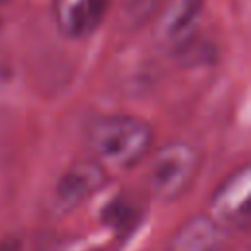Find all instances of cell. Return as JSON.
Here are the masks:
<instances>
[{
    "label": "cell",
    "mask_w": 251,
    "mask_h": 251,
    "mask_svg": "<svg viewBox=\"0 0 251 251\" xmlns=\"http://www.w3.org/2000/svg\"><path fill=\"white\" fill-rule=\"evenodd\" d=\"M108 182V169L96 159H80L69 165L55 184V202L61 210H75L102 190Z\"/></svg>",
    "instance_id": "cell-5"
},
{
    "label": "cell",
    "mask_w": 251,
    "mask_h": 251,
    "mask_svg": "<svg viewBox=\"0 0 251 251\" xmlns=\"http://www.w3.org/2000/svg\"><path fill=\"white\" fill-rule=\"evenodd\" d=\"M226 243V227L210 214H196L178 226L165 251H224Z\"/></svg>",
    "instance_id": "cell-7"
},
{
    "label": "cell",
    "mask_w": 251,
    "mask_h": 251,
    "mask_svg": "<svg viewBox=\"0 0 251 251\" xmlns=\"http://www.w3.org/2000/svg\"><path fill=\"white\" fill-rule=\"evenodd\" d=\"M110 0H51V12L55 25L67 39H86L98 31Z\"/></svg>",
    "instance_id": "cell-6"
},
{
    "label": "cell",
    "mask_w": 251,
    "mask_h": 251,
    "mask_svg": "<svg viewBox=\"0 0 251 251\" xmlns=\"http://www.w3.org/2000/svg\"><path fill=\"white\" fill-rule=\"evenodd\" d=\"M18 0H0V12L2 10H6V8H10V6H14Z\"/></svg>",
    "instance_id": "cell-9"
},
{
    "label": "cell",
    "mask_w": 251,
    "mask_h": 251,
    "mask_svg": "<svg viewBox=\"0 0 251 251\" xmlns=\"http://www.w3.org/2000/svg\"><path fill=\"white\" fill-rule=\"evenodd\" d=\"M206 0H169L159 12L157 39L175 53H184L194 43L204 20Z\"/></svg>",
    "instance_id": "cell-4"
},
{
    "label": "cell",
    "mask_w": 251,
    "mask_h": 251,
    "mask_svg": "<svg viewBox=\"0 0 251 251\" xmlns=\"http://www.w3.org/2000/svg\"><path fill=\"white\" fill-rule=\"evenodd\" d=\"M202 165V153L186 141H169L161 145L149 165L147 186L153 198L161 202L178 200L194 182Z\"/></svg>",
    "instance_id": "cell-2"
},
{
    "label": "cell",
    "mask_w": 251,
    "mask_h": 251,
    "mask_svg": "<svg viewBox=\"0 0 251 251\" xmlns=\"http://www.w3.org/2000/svg\"><path fill=\"white\" fill-rule=\"evenodd\" d=\"M169 0H122V16L129 25H143L159 16Z\"/></svg>",
    "instance_id": "cell-8"
},
{
    "label": "cell",
    "mask_w": 251,
    "mask_h": 251,
    "mask_svg": "<svg viewBox=\"0 0 251 251\" xmlns=\"http://www.w3.org/2000/svg\"><path fill=\"white\" fill-rule=\"evenodd\" d=\"M86 141L104 169H131L153 149L155 129L133 114H104L88 122Z\"/></svg>",
    "instance_id": "cell-1"
},
{
    "label": "cell",
    "mask_w": 251,
    "mask_h": 251,
    "mask_svg": "<svg viewBox=\"0 0 251 251\" xmlns=\"http://www.w3.org/2000/svg\"><path fill=\"white\" fill-rule=\"evenodd\" d=\"M210 216L224 227H247L251 218V169H233L210 196Z\"/></svg>",
    "instance_id": "cell-3"
}]
</instances>
